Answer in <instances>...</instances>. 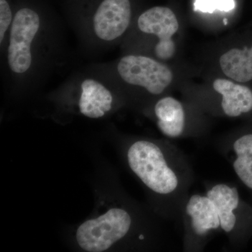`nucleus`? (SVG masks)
I'll return each instance as SVG.
<instances>
[{"label": "nucleus", "instance_id": "423d86ee", "mask_svg": "<svg viewBox=\"0 0 252 252\" xmlns=\"http://www.w3.org/2000/svg\"><path fill=\"white\" fill-rule=\"evenodd\" d=\"M131 16L130 0H100L92 17L94 34L100 40H116L127 31Z\"/></svg>", "mask_w": 252, "mask_h": 252}, {"label": "nucleus", "instance_id": "f03ea898", "mask_svg": "<svg viewBox=\"0 0 252 252\" xmlns=\"http://www.w3.org/2000/svg\"><path fill=\"white\" fill-rule=\"evenodd\" d=\"M131 223L130 215L126 210L111 209L102 216L83 223L77 229L76 238L85 251H106L127 234Z\"/></svg>", "mask_w": 252, "mask_h": 252}, {"label": "nucleus", "instance_id": "2eb2a0df", "mask_svg": "<svg viewBox=\"0 0 252 252\" xmlns=\"http://www.w3.org/2000/svg\"><path fill=\"white\" fill-rule=\"evenodd\" d=\"M12 10L7 0H0V42L2 44L5 34L12 24Z\"/></svg>", "mask_w": 252, "mask_h": 252}, {"label": "nucleus", "instance_id": "9d476101", "mask_svg": "<svg viewBox=\"0 0 252 252\" xmlns=\"http://www.w3.org/2000/svg\"><path fill=\"white\" fill-rule=\"evenodd\" d=\"M207 196L216 206L220 228L227 233L231 231L236 223V217L233 212L238 208L240 202L238 189L220 184L210 189Z\"/></svg>", "mask_w": 252, "mask_h": 252}, {"label": "nucleus", "instance_id": "9b49d317", "mask_svg": "<svg viewBox=\"0 0 252 252\" xmlns=\"http://www.w3.org/2000/svg\"><path fill=\"white\" fill-rule=\"evenodd\" d=\"M158 126L164 134L170 137L182 135L185 128V114L182 104L171 97H164L155 106Z\"/></svg>", "mask_w": 252, "mask_h": 252}, {"label": "nucleus", "instance_id": "20e7f679", "mask_svg": "<svg viewBox=\"0 0 252 252\" xmlns=\"http://www.w3.org/2000/svg\"><path fill=\"white\" fill-rule=\"evenodd\" d=\"M117 70L126 83L143 87L153 94H162L173 77L165 64L143 56H124L118 63Z\"/></svg>", "mask_w": 252, "mask_h": 252}, {"label": "nucleus", "instance_id": "1a4fd4ad", "mask_svg": "<svg viewBox=\"0 0 252 252\" xmlns=\"http://www.w3.org/2000/svg\"><path fill=\"white\" fill-rule=\"evenodd\" d=\"M187 212L191 218L192 227L197 235H205L210 230L220 227L216 206L207 196L192 195L187 205Z\"/></svg>", "mask_w": 252, "mask_h": 252}, {"label": "nucleus", "instance_id": "7ed1b4c3", "mask_svg": "<svg viewBox=\"0 0 252 252\" xmlns=\"http://www.w3.org/2000/svg\"><path fill=\"white\" fill-rule=\"evenodd\" d=\"M40 27V16L35 10L23 7L15 14L10 28L7 50L8 64L15 74H24L31 68L32 44Z\"/></svg>", "mask_w": 252, "mask_h": 252}, {"label": "nucleus", "instance_id": "39448f33", "mask_svg": "<svg viewBox=\"0 0 252 252\" xmlns=\"http://www.w3.org/2000/svg\"><path fill=\"white\" fill-rule=\"evenodd\" d=\"M137 25L141 31L158 37L154 49L156 56L162 60L171 59L176 50L172 37L179 28L178 21L173 11L163 6L151 8L140 15Z\"/></svg>", "mask_w": 252, "mask_h": 252}, {"label": "nucleus", "instance_id": "f8f14e48", "mask_svg": "<svg viewBox=\"0 0 252 252\" xmlns=\"http://www.w3.org/2000/svg\"><path fill=\"white\" fill-rule=\"evenodd\" d=\"M220 63L227 77L238 81L252 80V46L250 49H233L222 55Z\"/></svg>", "mask_w": 252, "mask_h": 252}, {"label": "nucleus", "instance_id": "0eeeda50", "mask_svg": "<svg viewBox=\"0 0 252 252\" xmlns=\"http://www.w3.org/2000/svg\"><path fill=\"white\" fill-rule=\"evenodd\" d=\"M112 94L98 81L85 79L81 84L79 110L83 115L91 119L103 117L112 109Z\"/></svg>", "mask_w": 252, "mask_h": 252}, {"label": "nucleus", "instance_id": "dca6fc26", "mask_svg": "<svg viewBox=\"0 0 252 252\" xmlns=\"http://www.w3.org/2000/svg\"><path fill=\"white\" fill-rule=\"evenodd\" d=\"M223 23H224L225 26H226V25L228 24V20H227L226 18H225V19L223 20Z\"/></svg>", "mask_w": 252, "mask_h": 252}, {"label": "nucleus", "instance_id": "ddd939ff", "mask_svg": "<svg viewBox=\"0 0 252 252\" xmlns=\"http://www.w3.org/2000/svg\"><path fill=\"white\" fill-rule=\"evenodd\" d=\"M236 158L233 168L244 185L252 190V134L240 137L233 144Z\"/></svg>", "mask_w": 252, "mask_h": 252}, {"label": "nucleus", "instance_id": "4468645a", "mask_svg": "<svg viewBox=\"0 0 252 252\" xmlns=\"http://www.w3.org/2000/svg\"><path fill=\"white\" fill-rule=\"evenodd\" d=\"M235 6L234 0H195L193 9L195 11L212 14L216 10L228 12L234 9Z\"/></svg>", "mask_w": 252, "mask_h": 252}, {"label": "nucleus", "instance_id": "f257e3e1", "mask_svg": "<svg viewBox=\"0 0 252 252\" xmlns=\"http://www.w3.org/2000/svg\"><path fill=\"white\" fill-rule=\"evenodd\" d=\"M127 161L134 173L156 193L168 194L177 188V176L157 144L148 141L135 142L127 152Z\"/></svg>", "mask_w": 252, "mask_h": 252}, {"label": "nucleus", "instance_id": "6e6552de", "mask_svg": "<svg viewBox=\"0 0 252 252\" xmlns=\"http://www.w3.org/2000/svg\"><path fill=\"white\" fill-rule=\"evenodd\" d=\"M214 89L221 94L223 112L230 117H237L252 111V91L248 86L233 81L217 79Z\"/></svg>", "mask_w": 252, "mask_h": 252}]
</instances>
